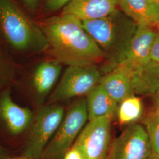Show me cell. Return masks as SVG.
<instances>
[{
	"label": "cell",
	"instance_id": "ba28073f",
	"mask_svg": "<svg viewBox=\"0 0 159 159\" xmlns=\"http://www.w3.org/2000/svg\"><path fill=\"white\" fill-rule=\"evenodd\" d=\"M152 148L148 133L140 124H133L117 137L107 159H150Z\"/></svg>",
	"mask_w": 159,
	"mask_h": 159
},
{
	"label": "cell",
	"instance_id": "7402d4cb",
	"mask_svg": "<svg viewBox=\"0 0 159 159\" xmlns=\"http://www.w3.org/2000/svg\"><path fill=\"white\" fill-rule=\"evenodd\" d=\"M25 6L31 11L35 10L37 7L39 0H23Z\"/></svg>",
	"mask_w": 159,
	"mask_h": 159
},
{
	"label": "cell",
	"instance_id": "6da1fadb",
	"mask_svg": "<svg viewBox=\"0 0 159 159\" xmlns=\"http://www.w3.org/2000/svg\"><path fill=\"white\" fill-rule=\"evenodd\" d=\"M37 23L47 40V52L61 64L83 66L105 61L104 54L78 18L61 13Z\"/></svg>",
	"mask_w": 159,
	"mask_h": 159
},
{
	"label": "cell",
	"instance_id": "30bf717a",
	"mask_svg": "<svg viewBox=\"0 0 159 159\" xmlns=\"http://www.w3.org/2000/svg\"><path fill=\"white\" fill-rule=\"evenodd\" d=\"M34 114L28 108L13 102L10 90L0 95V121L12 135H18L30 128Z\"/></svg>",
	"mask_w": 159,
	"mask_h": 159
},
{
	"label": "cell",
	"instance_id": "ac0fdd59",
	"mask_svg": "<svg viewBox=\"0 0 159 159\" xmlns=\"http://www.w3.org/2000/svg\"><path fill=\"white\" fill-rule=\"evenodd\" d=\"M143 125L148 133L150 142V159H159V118L151 113L143 119Z\"/></svg>",
	"mask_w": 159,
	"mask_h": 159
},
{
	"label": "cell",
	"instance_id": "603a6c76",
	"mask_svg": "<svg viewBox=\"0 0 159 159\" xmlns=\"http://www.w3.org/2000/svg\"><path fill=\"white\" fill-rule=\"evenodd\" d=\"M154 110L152 113L159 118V94L153 96Z\"/></svg>",
	"mask_w": 159,
	"mask_h": 159
},
{
	"label": "cell",
	"instance_id": "d4e9b609",
	"mask_svg": "<svg viewBox=\"0 0 159 159\" xmlns=\"http://www.w3.org/2000/svg\"><path fill=\"white\" fill-rule=\"evenodd\" d=\"M10 159H31L28 157L23 155L21 156H18V157H11Z\"/></svg>",
	"mask_w": 159,
	"mask_h": 159
},
{
	"label": "cell",
	"instance_id": "8fae6325",
	"mask_svg": "<svg viewBox=\"0 0 159 159\" xmlns=\"http://www.w3.org/2000/svg\"><path fill=\"white\" fill-rule=\"evenodd\" d=\"M98 84L119 104L125 98L136 94L132 80V70L117 67L102 75Z\"/></svg>",
	"mask_w": 159,
	"mask_h": 159
},
{
	"label": "cell",
	"instance_id": "4fadbf2b",
	"mask_svg": "<svg viewBox=\"0 0 159 159\" xmlns=\"http://www.w3.org/2000/svg\"><path fill=\"white\" fill-rule=\"evenodd\" d=\"M62 69V64L52 59L40 63L35 68L31 83L37 101L43 103L57 83Z\"/></svg>",
	"mask_w": 159,
	"mask_h": 159
},
{
	"label": "cell",
	"instance_id": "4316f807",
	"mask_svg": "<svg viewBox=\"0 0 159 159\" xmlns=\"http://www.w3.org/2000/svg\"><path fill=\"white\" fill-rule=\"evenodd\" d=\"M157 28H158V30H159V25H158V26H157Z\"/></svg>",
	"mask_w": 159,
	"mask_h": 159
},
{
	"label": "cell",
	"instance_id": "3957f363",
	"mask_svg": "<svg viewBox=\"0 0 159 159\" xmlns=\"http://www.w3.org/2000/svg\"><path fill=\"white\" fill-rule=\"evenodd\" d=\"M0 30L6 41L17 51L39 53L48 50L46 36L38 23L15 0H0Z\"/></svg>",
	"mask_w": 159,
	"mask_h": 159
},
{
	"label": "cell",
	"instance_id": "484cf974",
	"mask_svg": "<svg viewBox=\"0 0 159 159\" xmlns=\"http://www.w3.org/2000/svg\"><path fill=\"white\" fill-rule=\"evenodd\" d=\"M153 2H154L156 4L159 6V0H152Z\"/></svg>",
	"mask_w": 159,
	"mask_h": 159
},
{
	"label": "cell",
	"instance_id": "7a4b0ae2",
	"mask_svg": "<svg viewBox=\"0 0 159 159\" xmlns=\"http://www.w3.org/2000/svg\"><path fill=\"white\" fill-rule=\"evenodd\" d=\"M82 23L104 54L105 73L116 68L135 33L136 23L119 8L106 17Z\"/></svg>",
	"mask_w": 159,
	"mask_h": 159
},
{
	"label": "cell",
	"instance_id": "277c9868",
	"mask_svg": "<svg viewBox=\"0 0 159 159\" xmlns=\"http://www.w3.org/2000/svg\"><path fill=\"white\" fill-rule=\"evenodd\" d=\"M87 120L86 100L84 97H81L69 106L60 125L40 159H63L73 146Z\"/></svg>",
	"mask_w": 159,
	"mask_h": 159
},
{
	"label": "cell",
	"instance_id": "9a60e30c",
	"mask_svg": "<svg viewBox=\"0 0 159 159\" xmlns=\"http://www.w3.org/2000/svg\"><path fill=\"white\" fill-rule=\"evenodd\" d=\"M85 100L89 121L105 117L113 118L117 113L119 104L100 84L87 94Z\"/></svg>",
	"mask_w": 159,
	"mask_h": 159
},
{
	"label": "cell",
	"instance_id": "ffe728a7",
	"mask_svg": "<svg viewBox=\"0 0 159 159\" xmlns=\"http://www.w3.org/2000/svg\"><path fill=\"white\" fill-rule=\"evenodd\" d=\"M150 59L152 61L159 63V31L158 30L156 31L152 46Z\"/></svg>",
	"mask_w": 159,
	"mask_h": 159
},
{
	"label": "cell",
	"instance_id": "cb8c5ba5",
	"mask_svg": "<svg viewBox=\"0 0 159 159\" xmlns=\"http://www.w3.org/2000/svg\"><path fill=\"white\" fill-rule=\"evenodd\" d=\"M11 158L9 152L6 148L0 146V159H10Z\"/></svg>",
	"mask_w": 159,
	"mask_h": 159
},
{
	"label": "cell",
	"instance_id": "8992f818",
	"mask_svg": "<svg viewBox=\"0 0 159 159\" xmlns=\"http://www.w3.org/2000/svg\"><path fill=\"white\" fill-rule=\"evenodd\" d=\"M102 75L98 65L68 66L49 97L48 104L87 96L98 84Z\"/></svg>",
	"mask_w": 159,
	"mask_h": 159
},
{
	"label": "cell",
	"instance_id": "44dd1931",
	"mask_svg": "<svg viewBox=\"0 0 159 159\" xmlns=\"http://www.w3.org/2000/svg\"><path fill=\"white\" fill-rule=\"evenodd\" d=\"M63 159H83V158L77 150L71 148L65 154Z\"/></svg>",
	"mask_w": 159,
	"mask_h": 159
},
{
	"label": "cell",
	"instance_id": "d6986e66",
	"mask_svg": "<svg viewBox=\"0 0 159 159\" xmlns=\"http://www.w3.org/2000/svg\"><path fill=\"white\" fill-rule=\"evenodd\" d=\"M73 0H46V10L49 12H56L67 6Z\"/></svg>",
	"mask_w": 159,
	"mask_h": 159
},
{
	"label": "cell",
	"instance_id": "5b68a950",
	"mask_svg": "<svg viewBox=\"0 0 159 159\" xmlns=\"http://www.w3.org/2000/svg\"><path fill=\"white\" fill-rule=\"evenodd\" d=\"M59 103L47 104L38 109L30 125L23 154L31 159H40L47 145L54 135L65 115Z\"/></svg>",
	"mask_w": 159,
	"mask_h": 159
},
{
	"label": "cell",
	"instance_id": "2e32d148",
	"mask_svg": "<svg viewBox=\"0 0 159 159\" xmlns=\"http://www.w3.org/2000/svg\"><path fill=\"white\" fill-rule=\"evenodd\" d=\"M132 80L137 94L155 96L159 94V63L150 61L132 70Z\"/></svg>",
	"mask_w": 159,
	"mask_h": 159
},
{
	"label": "cell",
	"instance_id": "52a82bcc",
	"mask_svg": "<svg viewBox=\"0 0 159 159\" xmlns=\"http://www.w3.org/2000/svg\"><path fill=\"white\" fill-rule=\"evenodd\" d=\"M111 119L105 117L85 124L72 146L79 152L83 159H107Z\"/></svg>",
	"mask_w": 159,
	"mask_h": 159
},
{
	"label": "cell",
	"instance_id": "5bb4252c",
	"mask_svg": "<svg viewBox=\"0 0 159 159\" xmlns=\"http://www.w3.org/2000/svg\"><path fill=\"white\" fill-rule=\"evenodd\" d=\"M120 9L137 25L159 24V6L152 0H118Z\"/></svg>",
	"mask_w": 159,
	"mask_h": 159
},
{
	"label": "cell",
	"instance_id": "e0dca14e",
	"mask_svg": "<svg viewBox=\"0 0 159 159\" xmlns=\"http://www.w3.org/2000/svg\"><path fill=\"white\" fill-rule=\"evenodd\" d=\"M142 113V100L135 95L129 97L120 102L117 110L119 120L121 124L134 123L140 118Z\"/></svg>",
	"mask_w": 159,
	"mask_h": 159
},
{
	"label": "cell",
	"instance_id": "9c48e42d",
	"mask_svg": "<svg viewBox=\"0 0 159 159\" xmlns=\"http://www.w3.org/2000/svg\"><path fill=\"white\" fill-rule=\"evenodd\" d=\"M156 33L153 27L137 25L128 48L117 67L134 70L148 63Z\"/></svg>",
	"mask_w": 159,
	"mask_h": 159
},
{
	"label": "cell",
	"instance_id": "7c38bea8",
	"mask_svg": "<svg viewBox=\"0 0 159 159\" xmlns=\"http://www.w3.org/2000/svg\"><path fill=\"white\" fill-rule=\"evenodd\" d=\"M118 7V0H73L63 8L62 14L81 21L93 20L108 16Z\"/></svg>",
	"mask_w": 159,
	"mask_h": 159
}]
</instances>
